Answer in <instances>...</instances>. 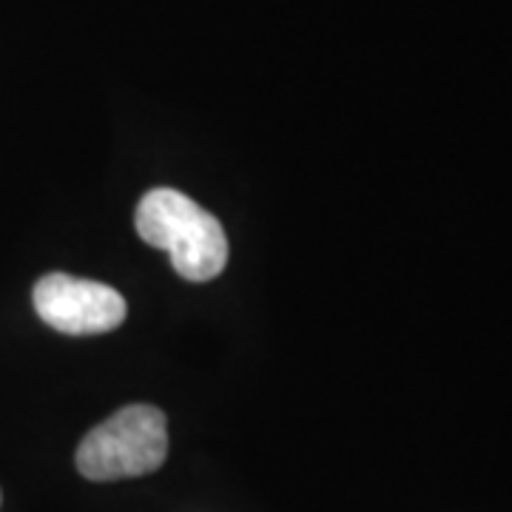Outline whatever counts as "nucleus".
<instances>
[{
	"label": "nucleus",
	"instance_id": "obj_1",
	"mask_svg": "<svg viewBox=\"0 0 512 512\" xmlns=\"http://www.w3.org/2000/svg\"><path fill=\"white\" fill-rule=\"evenodd\" d=\"M137 234L171 254L174 271L188 282H211L228 262L222 222L174 188H154L137 205Z\"/></svg>",
	"mask_w": 512,
	"mask_h": 512
},
{
	"label": "nucleus",
	"instance_id": "obj_2",
	"mask_svg": "<svg viewBox=\"0 0 512 512\" xmlns=\"http://www.w3.org/2000/svg\"><path fill=\"white\" fill-rule=\"evenodd\" d=\"M168 456L165 413L151 404H128L97 424L77 447V470L89 481L148 476Z\"/></svg>",
	"mask_w": 512,
	"mask_h": 512
},
{
	"label": "nucleus",
	"instance_id": "obj_3",
	"mask_svg": "<svg viewBox=\"0 0 512 512\" xmlns=\"http://www.w3.org/2000/svg\"><path fill=\"white\" fill-rule=\"evenodd\" d=\"M35 311L57 333L94 336L126 322V299L103 282L49 274L35 285Z\"/></svg>",
	"mask_w": 512,
	"mask_h": 512
}]
</instances>
